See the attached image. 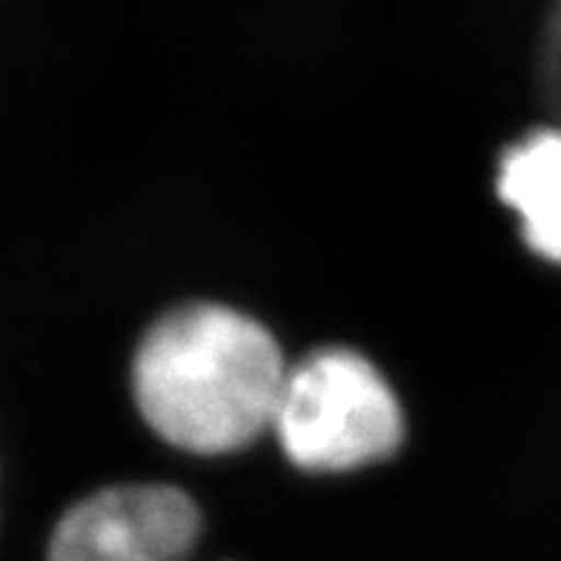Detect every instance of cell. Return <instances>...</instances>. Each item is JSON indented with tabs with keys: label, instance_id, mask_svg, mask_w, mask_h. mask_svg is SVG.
<instances>
[{
	"label": "cell",
	"instance_id": "3",
	"mask_svg": "<svg viewBox=\"0 0 561 561\" xmlns=\"http://www.w3.org/2000/svg\"><path fill=\"white\" fill-rule=\"evenodd\" d=\"M201 539L190 495L126 484L89 495L60 518L46 561H186Z\"/></svg>",
	"mask_w": 561,
	"mask_h": 561
},
{
	"label": "cell",
	"instance_id": "4",
	"mask_svg": "<svg viewBox=\"0 0 561 561\" xmlns=\"http://www.w3.org/2000/svg\"><path fill=\"white\" fill-rule=\"evenodd\" d=\"M499 193L522 218L527 244L561 264V133L533 135L507 152Z\"/></svg>",
	"mask_w": 561,
	"mask_h": 561
},
{
	"label": "cell",
	"instance_id": "2",
	"mask_svg": "<svg viewBox=\"0 0 561 561\" xmlns=\"http://www.w3.org/2000/svg\"><path fill=\"white\" fill-rule=\"evenodd\" d=\"M273 430L307 470H353L401 442V407L381 373L350 350H324L287 369Z\"/></svg>",
	"mask_w": 561,
	"mask_h": 561
},
{
	"label": "cell",
	"instance_id": "1",
	"mask_svg": "<svg viewBox=\"0 0 561 561\" xmlns=\"http://www.w3.org/2000/svg\"><path fill=\"white\" fill-rule=\"evenodd\" d=\"M287 364L252 318L201 304L161 318L140 341L133 390L163 442L229 453L273 430Z\"/></svg>",
	"mask_w": 561,
	"mask_h": 561
}]
</instances>
